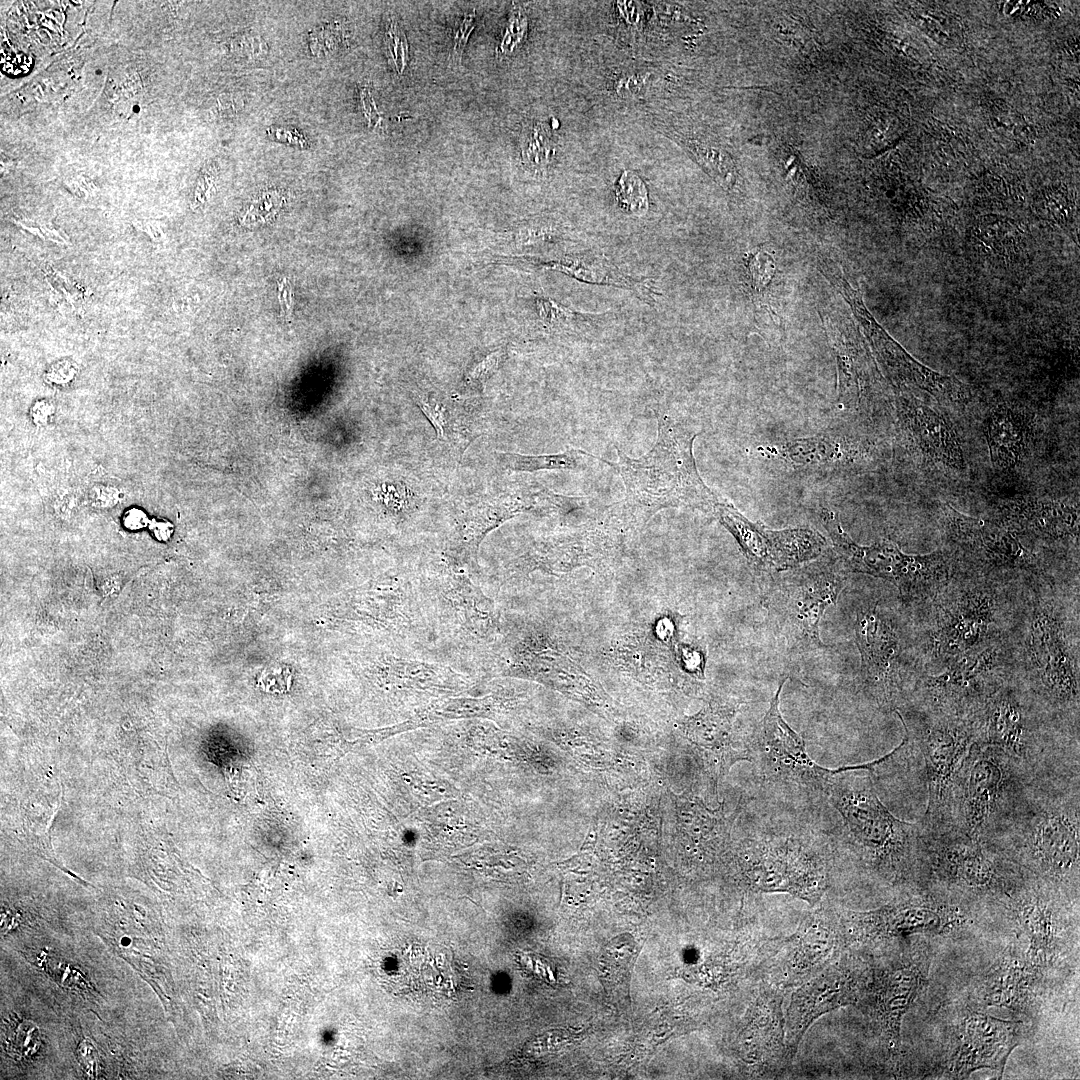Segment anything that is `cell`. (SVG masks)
Here are the masks:
<instances>
[{
    "mask_svg": "<svg viewBox=\"0 0 1080 1080\" xmlns=\"http://www.w3.org/2000/svg\"><path fill=\"white\" fill-rule=\"evenodd\" d=\"M854 629L864 690L881 710L894 712L911 694L902 674L900 634L877 604L858 612Z\"/></svg>",
    "mask_w": 1080,
    "mask_h": 1080,
    "instance_id": "15",
    "label": "cell"
},
{
    "mask_svg": "<svg viewBox=\"0 0 1080 1080\" xmlns=\"http://www.w3.org/2000/svg\"><path fill=\"white\" fill-rule=\"evenodd\" d=\"M1006 583L978 575L952 580L928 605L922 659L946 668L965 654L1008 638L1022 611L1012 606Z\"/></svg>",
    "mask_w": 1080,
    "mask_h": 1080,
    "instance_id": "4",
    "label": "cell"
},
{
    "mask_svg": "<svg viewBox=\"0 0 1080 1080\" xmlns=\"http://www.w3.org/2000/svg\"><path fill=\"white\" fill-rule=\"evenodd\" d=\"M941 520L948 539L980 567L979 575L1036 568L1035 556L1001 523L968 516L947 504L941 507Z\"/></svg>",
    "mask_w": 1080,
    "mask_h": 1080,
    "instance_id": "18",
    "label": "cell"
},
{
    "mask_svg": "<svg viewBox=\"0 0 1080 1080\" xmlns=\"http://www.w3.org/2000/svg\"><path fill=\"white\" fill-rule=\"evenodd\" d=\"M1017 648L1004 638L969 652L937 675L923 672L908 703L948 716L973 717L1005 683L1019 674Z\"/></svg>",
    "mask_w": 1080,
    "mask_h": 1080,
    "instance_id": "9",
    "label": "cell"
},
{
    "mask_svg": "<svg viewBox=\"0 0 1080 1080\" xmlns=\"http://www.w3.org/2000/svg\"><path fill=\"white\" fill-rule=\"evenodd\" d=\"M744 267L756 309H769L768 294L777 274V263L773 255L762 248L752 250L744 256Z\"/></svg>",
    "mask_w": 1080,
    "mask_h": 1080,
    "instance_id": "33",
    "label": "cell"
},
{
    "mask_svg": "<svg viewBox=\"0 0 1080 1080\" xmlns=\"http://www.w3.org/2000/svg\"><path fill=\"white\" fill-rule=\"evenodd\" d=\"M1079 788V770L1031 778L985 841L1038 879L1078 888Z\"/></svg>",
    "mask_w": 1080,
    "mask_h": 1080,
    "instance_id": "1",
    "label": "cell"
},
{
    "mask_svg": "<svg viewBox=\"0 0 1080 1080\" xmlns=\"http://www.w3.org/2000/svg\"><path fill=\"white\" fill-rule=\"evenodd\" d=\"M474 17V12L464 15L456 30H454V46L452 54L455 60H460L463 54L468 37L474 28Z\"/></svg>",
    "mask_w": 1080,
    "mask_h": 1080,
    "instance_id": "41",
    "label": "cell"
},
{
    "mask_svg": "<svg viewBox=\"0 0 1080 1080\" xmlns=\"http://www.w3.org/2000/svg\"><path fill=\"white\" fill-rule=\"evenodd\" d=\"M535 312L540 322L548 329L585 339L609 315L574 310L555 300L539 296L534 300Z\"/></svg>",
    "mask_w": 1080,
    "mask_h": 1080,
    "instance_id": "31",
    "label": "cell"
},
{
    "mask_svg": "<svg viewBox=\"0 0 1080 1080\" xmlns=\"http://www.w3.org/2000/svg\"><path fill=\"white\" fill-rule=\"evenodd\" d=\"M124 521L127 527L137 529L145 525L146 516L141 510L132 509L127 512Z\"/></svg>",
    "mask_w": 1080,
    "mask_h": 1080,
    "instance_id": "47",
    "label": "cell"
},
{
    "mask_svg": "<svg viewBox=\"0 0 1080 1080\" xmlns=\"http://www.w3.org/2000/svg\"><path fill=\"white\" fill-rule=\"evenodd\" d=\"M120 494L114 488L100 487L95 492V501L101 506H110L117 502Z\"/></svg>",
    "mask_w": 1080,
    "mask_h": 1080,
    "instance_id": "45",
    "label": "cell"
},
{
    "mask_svg": "<svg viewBox=\"0 0 1080 1080\" xmlns=\"http://www.w3.org/2000/svg\"><path fill=\"white\" fill-rule=\"evenodd\" d=\"M781 681L770 701L761 726L748 749L762 781L802 793L826 795L836 769L818 764L806 750L803 737L784 720L780 711Z\"/></svg>",
    "mask_w": 1080,
    "mask_h": 1080,
    "instance_id": "13",
    "label": "cell"
},
{
    "mask_svg": "<svg viewBox=\"0 0 1080 1080\" xmlns=\"http://www.w3.org/2000/svg\"><path fill=\"white\" fill-rule=\"evenodd\" d=\"M554 151L551 134L543 124L533 123L527 128L521 144V155L528 170L542 174L551 164Z\"/></svg>",
    "mask_w": 1080,
    "mask_h": 1080,
    "instance_id": "35",
    "label": "cell"
},
{
    "mask_svg": "<svg viewBox=\"0 0 1080 1080\" xmlns=\"http://www.w3.org/2000/svg\"><path fill=\"white\" fill-rule=\"evenodd\" d=\"M1019 1022L1002 1020L968 1010L961 1020L957 1046L948 1062L949 1071L965 1078L975 1070L990 1068L1003 1072L1020 1038Z\"/></svg>",
    "mask_w": 1080,
    "mask_h": 1080,
    "instance_id": "21",
    "label": "cell"
},
{
    "mask_svg": "<svg viewBox=\"0 0 1080 1080\" xmlns=\"http://www.w3.org/2000/svg\"><path fill=\"white\" fill-rule=\"evenodd\" d=\"M1038 879V878H1037ZM1026 882L1009 898V904L1030 940V963L1036 968L1051 962L1055 954L1054 903L1051 884L1040 879Z\"/></svg>",
    "mask_w": 1080,
    "mask_h": 1080,
    "instance_id": "27",
    "label": "cell"
},
{
    "mask_svg": "<svg viewBox=\"0 0 1080 1080\" xmlns=\"http://www.w3.org/2000/svg\"><path fill=\"white\" fill-rule=\"evenodd\" d=\"M1035 967L1017 957L999 960L983 978L979 998L986 1006L1021 1009L1031 995Z\"/></svg>",
    "mask_w": 1080,
    "mask_h": 1080,
    "instance_id": "30",
    "label": "cell"
},
{
    "mask_svg": "<svg viewBox=\"0 0 1080 1080\" xmlns=\"http://www.w3.org/2000/svg\"><path fill=\"white\" fill-rule=\"evenodd\" d=\"M842 946L838 912L816 911L778 950L769 967L770 984L779 990L802 984L832 962Z\"/></svg>",
    "mask_w": 1080,
    "mask_h": 1080,
    "instance_id": "20",
    "label": "cell"
},
{
    "mask_svg": "<svg viewBox=\"0 0 1080 1080\" xmlns=\"http://www.w3.org/2000/svg\"><path fill=\"white\" fill-rule=\"evenodd\" d=\"M1033 777L1002 751L975 742L952 784L943 824L985 840Z\"/></svg>",
    "mask_w": 1080,
    "mask_h": 1080,
    "instance_id": "10",
    "label": "cell"
},
{
    "mask_svg": "<svg viewBox=\"0 0 1080 1080\" xmlns=\"http://www.w3.org/2000/svg\"><path fill=\"white\" fill-rule=\"evenodd\" d=\"M278 298L282 314L284 316H289L293 308L294 294L291 284L286 278H283L278 282Z\"/></svg>",
    "mask_w": 1080,
    "mask_h": 1080,
    "instance_id": "43",
    "label": "cell"
},
{
    "mask_svg": "<svg viewBox=\"0 0 1080 1080\" xmlns=\"http://www.w3.org/2000/svg\"><path fill=\"white\" fill-rule=\"evenodd\" d=\"M32 418L35 424H45L53 414V406L46 402H38L32 409Z\"/></svg>",
    "mask_w": 1080,
    "mask_h": 1080,
    "instance_id": "46",
    "label": "cell"
},
{
    "mask_svg": "<svg viewBox=\"0 0 1080 1080\" xmlns=\"http://www.w3.org/2000/svg\"><path fill=\"white\" fill-rule=\"evenodd\" d=\"M759 450L763 456L799 467L844 466L865 455L858 441L834 432L761 446Z\"/></svg>",
    "mask_w": 1080,
    "mask_h": 1080,
    "instance_id": "29",
    "label": "cell"
},
{
    "mask_svg": "<svg viewBox=\"0 0 1080 1080\" xmlns=\"http://www.w3.org/2000/svg\"><path fill=\"white\" fill-rule=\"evenodd\" d=\"M502 355V351H497L488 355L486 358L480 361L470 371L468 375V381L472 383H483L484 381H486L499 366Z\"/></svg>",
    "mask_w": 1080,
    "mask_h": 1080,
    "instance_id": "40",
    "label": "cell"
},
{
    "mask_svg": "<svg viewBox=\"0 0 1080 1080\" xmlns=\"http://www.w3.org/2000/svg\"><path fill=\"white\" fill-rule=\"evenodd\" d=\"M498 461L510 471L534 472L539 470H584L596 461L605 459L581 449L570 448L563 452L527 455L515 452H497Z\"/></svg>",
    "mask_w": 1080,
    "mask_h": 1080,
    "instance_id": "32",
    "label": "cell"
},
{
    "mask_svg": "<svg viewBox=\"0 0 1080 1080\" xmlns=\"http://www.w3.org/2000/svg\"><path fill=\"white\" fill-rule=\"evenodd\" d=\"M825 796L841 818L845 846L862 866L891 884L916 878L920 821L897 818L869 771L836 768Z\"/></svg>",
    "mask_w": 1080,
    "mask_h": 1080,
    "instance_id": "3",
    "label": "cell"
},
{
    "mask_svg": "<svg viewBox=\"0 0 1080 1080\" xmlns=\"http://www.w3.org/2000/svg\"><path fill=\"white\" fill-rule=\"evenodd\" d=\"M838 918L844 946L914 933L939 934L966 921L959 907L931 896H914L870 911H841Z\"/></svg>",
    "mask_w": 1080,
    "mask_h": 1080,
    "instance_id": "16",
    "label": "cell"
},
{
    "mask_svg": "<svg viewBox=\"0 0 1080 1080\" xmlns=\"http://www.w3.org/2000/svg\"><path fill=\"white\" fill-rule=\"evenodd\" d=\"M845 300L893 382L899 386L917 387L943 402L965 404L969 401L970 392L963 383L921 364L892 339L866 310L859 292L850 293Z\"/></svg>",
    "mask_w": 1080,
    "mask_h": 1080,
    "instance_id": "19",
    "label": "cell"
},
{
    "mask_svg": "<svg viewBox=\"0 0 1080 1080\" xmlns=\"http://www.w3.org/2000/svg\"><path fill=\"white\" fill-rule=\"evenodd\" d=\"M527 30L526 18L517 11L513 14L508 23L504 39L502 40V50L506 52L512 51L523 40Z\"/></svg>",
    "mask_w": 1080,
    "mask_h": 1080,
    "instance_id": "39",
    "label": "cell"
},
{
    "mask_svg": "<svg viewBox=\"0 0 1080 1080\" xmlns=\"http://www.w3.org/2000/svg\"><path fill=\"white\" fill-rule=\"evenodd\" d=\"M657 439L640 458H630L617 448L618 461L604 460L620 475L625 497L615 504L626 515L648 520L667 507L712 511L720 501L703 481L693 454L697 430L684 418L655 407Z\"/></svg>",
    "mask_w": 1080,
    "mask_h": 1080,
    "instance_id": "2",
    "label": "cell"
},
{
    "mask_svg": "<svg viewBox=\"0 0 1080 1080\" xmlns=\"http://www.w3.org/2000/svg\"><path fill=\"white\" fill-rule=\"evenodd\" d=\"M977 742L1002 751L1031 776L1079 770V747L1065 744L1060 722L1035 699L1019 674L974 715Z\"/></svg>",
    "mask_w": 1080,
    "mask_h": 1080,
    "instance_id": "6",
    "label": "cell"
},
{
    "mask_svg": "<svg viewBox=\"0 0 1080 1080\" xmlns=\"http://www.w3.org/2000/svg\"><path fill=\"white\" fill-rule=\"evenodd\" d=\"M646 76L642 74H624L615 82V91L622 97L638 94L646 85Z\"/></svg>",
    "mask_w": 1080,
    "mask_h": 1080,
    "instance_id": "42",
    "label": "cell"
},
{
    "mask_svg": "<svg viewBox=\"0 0 1080 1080\" xmlns=\"http://www.w3.org/2000/svg\"><path fill=\"white\" fill-rule=\"evenodd\" d=\"M615 196L618 205L629 214L643 216L649 209L647 187L634 171L621 173L615 186Z\"/></svg>",
    "mask_w": 1080,
    "mask_h": 1080,
    "instance_id": "36",
    "label": "cell"
},
{
    "mask_svg": "<svg viewBox=\"0 0 1080 1080\" xmlns=\"http://www.w3.org/2000/svg\"><path fill=\"white\" fill-rule=\"evenodd\" d=\"M830 856L813 834L752 837L739 849L741 881L752 892L787 893L813 906L829 886Z\"/></svg>",
    "mask_w": 1080,
    "mask_h": 1080,
    "instance_id": "8",
    "label": "cell"
},
{
    "mask_svg": "<svg viewBox=\"0 0 1080 1080\" xmlns=\"http://www.w3.org/2000/svg\"><path fill=\"white\" fill-rule=\"evenodd\" d=\"M385 44L391 66L398 73H402L408 64V43L405 34L394 21H390L387 26Z\"/></svg>",
    "mask_w": 1080,
    "mask_h": 1080,
    "instance_id": "37",
    "label": "cell"
},
{
    "mask_svg": "<svg viewBox=\"0 0 1080 1080\" xmlns=\"http://www.w3.org/2000/svg\"><path fill=\"white\" fill-rule=\"evenodd\" d=\"M781 990L771 988L754 1003L741 1031L744 1058L752 1065L770 1066L776 1059L790 1062L785 1047Z\"/></svg>",
    "mask_w": 1080,
    "mask_h": 1080,
    "instance_id": "26",
    "label": "cell"
},
{
    "mask_svg": "<svg viewBox=\"0 0 1080 1080\" xmlns=\"http://www.w3.org/2000/svg\"><path fill=\"white\" fill-rule=\"evenodd\" d=\"M820 516L836 553L849 571L889 581L908 603L926 605L960 575L954 556L948 552L906 554L886 539L868 546L859 545L844 531L835 512L823 508Z\"/></svg>",
    "mask_w": 1080,
    "mask_h": 1080,
    "instance_id": "11",
    "label": "cell"
},
{
    "mask_svg": "<svg viewBox=\"0 0 1080 1080\" xmlns=\"http://www.w3.org/2000/svg\"><path fill=\"white\" fill-rule=\"evenodd\" d=\"M687 147L696 156L697 162L724 189L732 190L738 183V173L729 155L722 149L697 142L687 141Z\"/></svg>",
    "mask_w": 1080,
    "mask_h": 1080,
    "instance_id": "34",
    "label": "cell"
},
{
    "mask_svg": "<svg viewBox=\"0 0 1080 1080\" xmlns=\"http://www.w3.org/2000/svg\"><path fill=\"white\" fill-rule=\"evenodd\" d=\"M1020 630V678L1051 716L1079 731L1078 627L1056 600L1036 594L1022 611Z\"/></svg>",
    "mask_w": 1080,
    "mask_h": 1080,
    "instance_id": "5",
    "label": "cell"
},
{
    "mask_svg": "<svg viewBox=\"0 0 1080 1080\" xmlns=\"http://www.w3.org/2000/svg\"><path fill=\"white\" fill-rule=\"evenodd\" d=\"M900 718L904 735L925 764L927 808L924 826L945 822L952 784L978 733L974 717L962 718L927 712L910 705Z\"/></svg>",
    "mask_w": 1080,
    "mask_h": 1080,
    "instance_id": "12",
    "label": "cell"
},
{
    "mask_svg": "<svg viewBox=\"0 0 1080 1080\" xmlns=\"http://www.w3.org/2000/svg\"><path fill=\"white\" fill-rule=\"evenodd\" d=\"M617 8L620 16L625 20L626 23L634 25L639 22V12H641L639 3L627 1L617 2Z\"/></svg>",
    "mask_w": 1080,
    "mask_h": 1080,
    "instance_id": "44",
    "label": "cell"
},
{
    "mask_svg": "<svg viewBox=\"0 0 1080 1080\" xmlns=\"http://www.w3.org/2000/svg\"><path fill=\"white\" fill-rule=\"evenodd\" d=\"M138 229L145 232L154 242H159L163 239V233L157 227V224H151L148 222H139Z\"/></svg>",
    "mask_w": 1080,
    "mask_h": 1080,
    "instance_id": "48",
    "label": "cell"
},
{
    "mask_svg": "<svg viewBox=\"0 0 1080 1080\" xmlns=\"http://www.w3.org/2000/svg\"><path fill=\"white\" fill-rule=\"evenodd\" d=\"M918 880L973 896L1009 898L1027 880L1025 871L989 842L950 824L920 822Z\"/></svg>",
    "mask_w": 1080,
    "mask_h": 1080,
    "instance_id": "7",
    "label": "cell"
},
{
    "mask_svg": "<svg viewBox=\"0 0 1080 1080\" xmlns=\"http://www.w3.org/2000/svg\"><path fill=\"white\" fill-rule=\"evenodd\" d=\"M732 534L747 560L761 570H786L818 557L825 539L809 528L771 530L752 522L732 504L719 501L713 509Z\"/></svg>",
    "mask_w": 1080,
    "mask_h": 1080,
    "instance_id": "17",
    "label": "cell"
},
{
    "mask_svg": "<svg viewBox=\"0 0 1080 1080\" xmlns=\"http://www.w3.org/2000/svg\"><path fill=\"white\" fill-rule=\"evenodd\" d=\"M74 371V368L70 365L58 366V368H56L53 372V380L57 382H63L67 379L69 380Z\"/></svg>",
    "mask_w": 1080,
    "mask_h": 1080,
    "instance_id": "49",
    "label": "cell"
},
{
    "mask_svg": "<svg viewBox=\"0 0 1080 1080\" xmlns=\"http://www.w3.org/2000/svg\"><path fill=\"white\" fill-rule=\"evenodd\" d=\"M1035 414L1007 404L992 408L984 421V435L993 467L1013 471L1027 454L1033 439Z\"/></svg>",
    "mask_w": 1080,
    "mask_h": 1080,
    "instance_id": "28",
    "label": "cell"
},
{
    "mask_svg": "<svg viewBox=\"0 0 1080 1080\" xmlns=\"http://www.w3.org/2000/svg\"><path fill=\"white\" fill-rule=\"evenodd\" d=\"M999 523L1015 534L1032 535L1048 541L1079 536V506L1066 501L1017 496L997 505Z\"/></svg>",
    "mask_w": 1080,
    "mask_h": 1080,
    "instance_id": "24",
    "label": "cell"
},
{
    "mask_svg": "<svg viewBox=\"0 0 1080 1080\" xmlns=\"http://www.w3.org/2000/svg\"><path fill=\"white\" fill-rule=\"evenodd\" d=\"M896 415L903 436L928 463L964 472L967 463L958 432L949 418L912 396H900Z\"/></svg>",
    "mask_w": 1080,
    "mask_h": 1080,
    "instance_id": "22",
    "label": "cell"
},
{
    "mask_svg": "<svg viewBox=\"0 0 1080 1080\" xmlns=\"http://www.w3.org/2000/svg\"><path fill=\"white\" fill-rule=\"evenodd\" d=\"M872 980L868 966L853 955L837 956L821 972L798 985L784 1014L790 1062L808 1028L824 1014L863 999Z\"/></svg>",
    "mask_w": 1080,
    "mask_h": 1080,
    "instance_id": "14",
    "label": "cell"
},
{
    "mask_svg": "<svg viewBox=\"0 0 1080 1080\" xmlns=\"http://www.w3.org/2000/svg\"><path fill=\"white\" fill-rule=\"evenodd\" d=\"M925 974L915 963L898 964L875 975L861 1001H865L876 1019L889 1049L900 1043L904 1015L924 985Z\"/></svg>",
    "mask_w": 1080,
    "mask_h": 1080,
    "instance_id": "23",
    "label": "cell"
},
{
    "mask_svg": "<svg viewBox=\"0 0 1080 1080\" xmlns=\"http://www.w3.org/2000/svg\"><path fill=\"white\" fill-rule=\"evenodd\" d=\"M414 401L434 428L437 438H444L449 428L446 407L437 399L424 394L415 395Z\"/></svg>",
    "mask_w": 1080,
    "mask_h": 1080,
    "instance_id": "38",
    "label": "cell"
},
{
    "mask_svg": "<svg viewBox=\"0 0 1080 1080\" xmlns=\"http://www.w3.org/2000/svg\"><path fill=\"white\" fill-rule=\"evenodd\" d=\"M844 583L843 577L830 571L814 572L789 583L782 614L797 637L823 645L819 635L820 620L826 608L836 603Z\"/></svg>",
    "mask_w": 1080,
    "mask_h": 1080,
    "instance_id": "25",
    "label": "cell"
}]
</instances>
